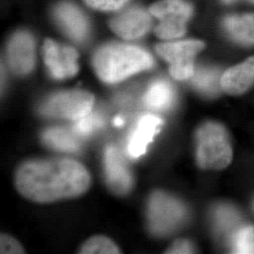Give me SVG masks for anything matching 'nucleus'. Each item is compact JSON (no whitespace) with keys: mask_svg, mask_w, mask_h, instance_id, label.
I'll list each match as a JSON object with an SVG mask.
<instances>
[{"mask_svg":"<svg viewBox=\"0 0 254 254\" xmlns=\"http://www.w3.org/2000/svg\"><path fill=\"white\" fill-rule=\"evenodd\" d=\"M91 177L87 170L70 159H49L23 164L16 173L20 193L36 202H51L81 195Z\"/></svg>","mask_w":254,"mask_h":254,"instance_id":"f257e3e1","label":"nucleus"},{"mask_svg":"<svg viewBox=\"0 0 254 254\" xmlns=\"http://www.w3.org/2000/svg\"><path fill=\"white\" fill-rule=\"evenodd\" d=\"M154 65L152 56L144 49L125 44L102 46L93 58V66L101 80L117 83Z\"/></svg>","mask_w":254,"mask_h":254,"instance_id":"f03ea898","label":"nucleus"},{"mask_svg":"<svg viewBox=\"0 0 254 254\" xmlns=\"http://www.w3.org/2000/svg\"><path fill=\"white\" fill-rule=\"evenodd\" d=\"M197 161L201 169L221 170L232 161L227 131L217 123H206L197 131Z\"/></svg>","mask_w":254,"mask_h":254,"instance_id":"7ed1b4c3","label":"nucleus"},{"mask_svg":"<svg viewBox=\"0 0 254 254\" xmlns=\"http://www.w3.org/2000/svg\"><path fill=\"white\" fill-rule=\"evenodd\" d=\"M187 209L181 201L156 191L148 203V225L155 236H167L177 230L187 218Z\"/></svg>","mask_w":254,"mask_h":254,"instance_id":"20e7f679","label":"nucleus"},{"mask_svg":"<svg viewBox=\"0 0 254 254\" xmlns=\"http://www.w3.org/2000/svg\"><path fill=\"white\" fill-rule=\"evenodd\" d=\"M93 101V95L88 91H62L47 98L39 109L46 117L77 121L91 113Z\"/></svg>","mask_w":254,"mask_h":254,"instance_id":"39448f33","label":"nucleus"},{"mask_svg":"<svg viewBox=\"0 0 254 254\" xmlns=\"http://www.w3.org/2000/svg\"><path fill=\"white\" fill-rule=\"evenodd\" d=\"M151 15L159 20L155 27L156 36L173 40L183 36L192 14V7L181 0H163L154 3L149 9Z\"/></svg>","mask_w":254,"mask_h":254,"instance_id":"423d86ee","label":"nucleus"},{"mask_svg":"<svg viewBox=\"0 0 254 254\" xmlns=\"http://www.w3.org/2000/svg\"><path fill=\"white\" fill-rule=\"evenodd\" d=\"M204 48L200 41L189 40L160 44L156 52L170 64V73L177 80H185L195 73L194 59Z\"/></svg>","mask_w":254,"mask_h":254,"instance_id":"0eeeda50","label":"nucleus"},{"mask_svg":"<svg viewBox=\"0 0 254 254\" xmlns=\"http://www.w3.org/2000/svg\"><path fill=\"white\" fill-rule=\"evenodd\" d=\"M44 60L51 75L57 79L72 77L78 71V54L70 46L47 39L43 48Z\"/></svg>","mask_w":254,"mask_h":254,"instance_id":"6e6552de","label":"nucleus"},{"mask_svg":"<svg viewBox=\"0 0 254 254\" xmlns=\"http://www.w3.org/2000/svg\"><path fill=\"white\" fill-rule=\"evenodd\" d=\"M151 13L141 8H130L111 20V29L126 40H136L144 36L151 27Z\"/></svg>","mask_w":254,"mask_h":254,"instance_id":"1a4fd4ad","label":"nucleus"},{"mask_svg":"<svg viewBox=\"0 0 254 254\" xmlns=\"http://www.w3.org/2000/svg\"><path fill=\"white\" fill-rule=\"evenodd\" d=\"M8 59L11 69L18 74L31 72L35 63L34 41L27 32H18L8 46Z\"/></svg>","mask_w":254,"mask_h":254,"instance_id":"9d476101","label":"nucleus"},{"mask_svg":"<svg viewBox=\"0 0 254 254\" xmlns=\"http://www.w3.org/2000/svg\"><path fill=\"white\" fill-rule=\"evenodd\" d=\"M105 171L112 190L125 194L132 187V176L123 156L115 146H108L105 151Z\"/></svg>","mask_w":254,"mask_h":254,"instance_id":"9b49d317","label":"nucleus"},{"mask_svg":"<svg viewBox=\"0 0 254 254\" xmlns=\"http://www.w3.org/2000/svg\"><path fill=\"white\" fill-rule=\"evenodd\" d=\"M55 16L64 32L80 43L86 40L89 34V23L84 13L72 3L64 2L57 6Z\"/></svg>","mask_w":254,"mask_h":254,"instance_id":"f8f14e48","label":"nucleus"},{"mask_svg":"<svg viewBox=\"0 0 254 254\" xmlns=\"http://www.w3.org/2000/svg\"><path fill=\"white\" fill-rule=\"evenodd\" d=\"M161 125V119L154 115L148 114L140 117L135 130L128 139V154L133 158H137L145 154L147 147L153 141V138L159 131Z\"/></svg>","mask_w":254,"mask_h":254,"instance_id":"ddd939ff","label":"nucleus"},{"mask_svg":"<svg viewBox=\"0 0 254 254\" xmlns=\"http://www.w3.org/2000/svg\"><path fill=\"white\" fill-rule=\"evenodd\" d=\"M221 89L228 94L239 95L250 90L254 84V57L228 69L222 74Z\"/></svg>","mask_w":254,"mask_h":254,"instance_id":"4468645a","label":"nucleus"},{"mask_svg":"<svg viewBox=\"0 0 254 254\" xmlns=\"http://www.w3.org/2000/svg\"><path fill=\"white\" fill-rule=\"evenodd\" d=\"M223 25L228 34L237 43L254 45V13L230 15L224 19Z\"/></svg>","mask_w":254,"mask_h":254,"instance_id":"2eb2a0df","label":"nucleus"},{"mask_svg":"<svg viewBox=\"0 0 254 254\" xmlns=\"http://www.w3.org/2000/svg\"><path fill=\"white\" fill-rule=\"evenodd\" d=\"M174 102V91L170 83L155 81L149 87L143 96V104L148 109L163 111L170 109Z\"/></svg>","mask_w":254,"mask_h":254,"instance_id":"dca6fc26","label":"nucleus"},{"mask_svg":"<svg viewBox=\"0 0 254 254\" xmlns=\"http://www.w3.org/2000/svg\"><path fill=\"white\" fill-rule=\"evenodd\" d=\"M74 132L64 128L54 127L47 129L43 135V140L46 145L58 151L75 153L80 149L79 141Z\"/></svg>","mask_w":254,"mask_h":254,"instance_id":"f3484780","label":"nucleus"},{"mask_svg":"<svg viewBox=\"0 0 254 254\" xmlns=\"http://www.w3.org/2000/svg\"><path fill=\"white\" fill-rule=\"evenodd\" d=\"M216 228L220 234L229 236L235 234L240 224V215L230 205H220L214 213Z\"/></svg>","mask_w":254,"mask_h":254,"instance_id":"a211bd4d","label":"nucleus"},{"mask_svg":"<svg viewBox=\"0 0 254 254\" xmlns=\"http://www.w3.org/2000/svg\"><path fill=\"white\" fill-rule=\"evenodd\" d=\"M192 77V83L194 87L198 91L207 95H215L218 92L219 87H221V77H218V71L214 69H199L197 72H195Z\"/></svg>","mask_w":254,"mask_h":254,"instance_id":"6ab92c4d","label":"nucleus"},{"mask_svg":"<svg viewBox=\"0 0 254 254\" xmlns=\"http://www.w3.org/2000/svg\"><path fill=\"white\" fill-rule=\"evenodd\" d=\"M232 241L236 254H254V226L238 228Z\"/></svg>","mask_w":254,"mask_h":254,"instance_id":"aec40b11","label":"nucleus"},{"mask_svg":"<svg viewBox=\"0 0 254 254\" xmlns=\"http://www.w3.org/2000/svg\"><path fill=\"white\" fill-rule=\"evenodd\" d=\"M80 254H120L118 247L109 238L105 236H95L89 239L82 247Z\"/></svg>","mask_w":254,"mask_h":254,"instance_id":"412c9836","label":"nucleus"},{"mask_svg":"<svg viewBox=\"0 0 254 254\" xmlns=\"http://www.w3.org/2000/svg\"><path fill=\"white\" fill-rule=\"evenodd\" d=\"M104 118L98 112L90 113L87 116L76 121L73 127V131L77 136H90L94 131L100 129L104 126Z\"/></svg>","mask_w":254,"mask_h":254,"instance_id":"4be33fe9","label":"nucleus"},{"mask_svg":"<svg viewBox=\"0 0 254 254\" xmlns=\"http://www.w3.org/2000/svg\"><path fill=\"white\" fill-rule=\"evenodd\" d=\"M129 0H85L91 8L101 10H115L122 8Z\"/></svg>","mask_w":254,"mask_h":254,"instance_id":"5701e85b","label":"nucleus"},{"mask_svg":"<svg viewBox=\"0 0 254 254\" xmlns=\"http://www.w3.org/2000/svg\"><path fill=\"white\" fill-rule=\"evenodd\" d=\"M0 253L6 254H24L23 248L16 240L6 235H2L0 239Z\"/></svg>","mask_w":254,"mask_h":254,"instance_id":"b1692460","label":"nucleus"},{"mask_svg":"<svg viewBox=\"0 0 254 254\" xmlns=\"http://www.w3.org/2000/svg\"><path fill=\"white\" fill-rule=\"evenodd\" d=\"M194 248L190 242L187 240H178L169 250L168 254H192Z\"/></svg>","mask_w":254,"mask_h":254,"instance_id":"393cba45","label":"nucleus"},{"mask_svg":"<svg viewBox=\"0 0 254 254\" xmlns=\"http://www.w3.org/2000/svg\"><path fill=\"white\" fill-rule=\"evenodd\" d=\"M124 124H125V121L122 117H117L114 120V126L115 127H122V126H124Z\"/></svg>","mask_w":254,"mask_h":254,"instance_id":"a878e982","label":"nucleus"},{"mask_svg":"<svg viewBox=\"0 0 254 254\" xmlns=\"http://www.w3.org/2000/svg\"><path fill=\"white\" fill-rule=\"evenodd\" d=\"M224 3H227V4H230V3H234V2H236L237 0H222ZM250 1H252V2H254V0H250Z\"/></svg>","mask_w":254,"mask_h":254,"instance_id":"bb28decb","label":"nucleus"}]
</instances>
